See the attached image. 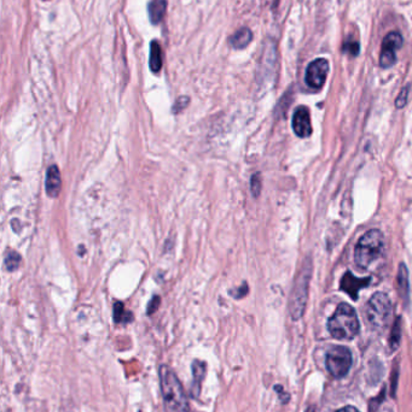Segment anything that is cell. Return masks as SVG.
<instances>
[{
    "label": "cell",
    "mask_w": 412,
    "mask_h": 412,
    "mask_svg": "<svg viewBox=\"0 0 412 412\" xmlns=\"http://www.w3.org/2000/svg\"><path fill=\"white\" fill-rule=\"evenodd\" d=\"M132 320H133L132 314L125 310L121 303L117 301V304L114 305V321L117 323H128Z\"/></svg>",
    "instance_id": "cell-17"
},
{
    "label": "cell",
    "mask_w": 412,
    "mask_h": 412,
    "mask_svg": "<svg viewBox=\"0 0 412 412\" xmlns=\"http://www.w3.org/2000/svg\"><path fill=\"white\" fill-rule=\"evenodd\" d=\"M400 336H401V333H400V320L398 318V320L395 321L393 329H392L391 346H393V348L398 346V343H399L400 341Z\"/></svg>",
    "instance_id": "cell-21"
},
{
    "label": "cell",
    "mask_w": 412,
    "mask_h": 412,
    "mask_svg": "<svg viewBox=\"0 0 412 412\" xmlns=\"http://www.w3.org/2000/svg\"><path fill=\"white\" fill-rule=\"evenodd\" d=\"M308 280H310V271L301 273L291 294V314L294 320H298L304 314L306 301H307Z\"/></svg>",
    "instance_id": "cell-6"
},
{
    "label": "cell",
    "mask_w": 412,
    "mask_h": 412,
    "mask_svg": "<svg viewBox=\"0 0 412 412\" xmlns=\"http://www.w3.org/2000/svg\"><path fill=\"white\" fill-rule=\"evenodd\" d=\"M328 74H329V62L324 58H318L308 64L305 81L307 83V86L313 90H321L326 83Z\"/></svg>",
    "instance_id": "cell-8"
},
{
    "label": "cell",
    "mask_w": 412,
    "mask_h": 412,
    "mask_svg": "<svg viewBox=\"0 0 412 412\" xmlns=\"http://www.w3.org/2000/svg\"><path fill=\"white\" fill-rule=\"evenodd\" d=\"M385 252V236L378 229L365 233L357 242L354 261L361 269H369Z\"/></svg>",
    "instance_id": "cell-2"
},
{
    "label": "cell",
    "mask_w": 412,
    "mask_h": 412,
    "mask_svg": "<svg viewBox=\"0 0 412 412\" xmlns=\"http://www.w3.org/2000/svg\"><path fill=\"white\" fill-rule=\"evenodd\" d=\"M403 46V36L399 32H391L385 36L382 41L381 55H380V67L388 69L393 67L397 62V51Z\"/></svg>",
    "instance_id": "cell-7"
},
{
    "label": "cell",
    "mask_w": 412,
    "mask_h": 412,
    "mask_svg": "<svg viewBox=\"0 0 412 412\" xmlns=\"http://www.w3.org/2000/svg\"><path fill=\"white\" fill-rule=\"evenodd\" d=\"M253 39L252 30L249 28H241L237 30L230 38V45L234 48H247L248 45L251 43Z\"/></svg>",
    "instance_id": "cell-14"
},
{
    "label": "cell",
    "mask_w": 412,
    "mask_h": 412,
    "mask_svg": "<svg viewBox=\"0 0 412 412\" xmlns=\"http://www.w3.org/2000/svg\"><path fill=\"white\" fill-rule=\"evenodd\" d=\"M204 373H206V364L204 362L195 361L192 363V375H194V380H192V387H191V393L195 397H199L201 393V388H202V383H204Z\"/></svg>",
    "instance_id": "cell-12"
},
{
    "label": "cell",
    "mask_w": 412,
    "mask_h": 412,
    "mask_svg": "<svg viewBox=\"0 0 412 412\" xmlns=\"http://www.w3.org/2000/svg\"><path fill=\"white\" fill-rule=\"evenodd\" d=\"M359 320L351 305L340 304L328 321V331L335 339L352 340L359 333Z\"/></svg>",
    "instance_id": "cell-3"
},
{
    "label": "cell",
    "mask_w": 412,
    "mask_h": 412,
    "mask_svg": "<svg viewBox=\"0 0 412 412\" xmlns=\"http://www.w3.org/2000/svg\"><path fill=\"white\" fill-rule=\"evenodd\" d=\"M187 104H189V98L187 97H182L175 102V105L173 107V112L178 114L182 111L184 109L187 108Z\"/></svg>",
    "instance_id": "cell-23"
},
{
    "label": "cell",
    "mask_w": 412,
    "mask_h": 412,
    "mask_svg": "<svg viewBox=\"0 0 412 412\" xmlns=\"http://www.w3.org/2000/svg\"><path fill=\"white\" fill-rule=\"evenodd\" d=\"M167 0H152L148 5V13L152 25H159L165 16Z\"/></svg>",
    "instance_id": "cell-13"
},
{
    "label": "cell",
    "mask_w": 412,
    "mask_h": 412,
    "mask_svg": "<svg viewBox=\"0 0 412 412\" xmlns=\"http://www.w3.org/2000/svg\"><path fill=\"white\" fill-rule=\"evenodd\" d=\"M369 282L370 279H358L356 276H353L350 271H347L341 280V289L347 293L352 299H357L360 289L368 286Z\"/></svg>",
    "instance_id": "cell-10"
},
{
    "label": "cell",
    "mask_w": 412,
    "mask_h": 412,
    "mask_svg": "<svg viewBox=\"0 0 412 412\" xmlns=\"http://www.w3.org/2000/svg\"><path fill=\"white\" fill-rule=\"evenodd\" d=\"M343 52L352 57L358 56L360 52L359 43L353 41V40H347L346 43H343Z\"/></svg>",
    "instance_id": "cell-19"
},
{
    "label": "cell",
    "mask_w": 412,
    "mask_h": 412,
    "mask_svg": "<svg viewBox=\"0 0 412 412\" xmlns=\"http://www.w3.org/2000/svg\"><path fill=\"white\" fill-rule=\"evenodd\" d=\"M338 412H359V410H357V408H353V406H346V408L338 410Z\"/></svg>",
    "instance_id": "cell-25"
},
{
    "label": "cell",
    "mask_w": 412,
    "mask_h": 412,
    "mask_svg": "<svg viewBox=\"0 0 412 412\" xmlns=\"http://www.w3.org/2000/svg\"><path fill=\"white\" fill-rule=\"evenodd\" d=\"M398 291H399V296L403 298L404 301H408V289H410V284H408V268L405 264H400L399 270H398Z\"/></svg>",
    "instance_id": "cell-15"
},
{
    "label": "cell",
    "mask_w": 412,
    "mask_h": 412,
    "mask_svg": "<svg viewBox=\"0 0 412 412\" xmlns=\"http://www.w3.org/2000/svg\"><path fill=\"white\" fill-rule=\"evenodd\" d=\"M251 187H252V193L254 197H259L261 191V180L259 174H254L251 180Z\"/></svg>",
    "instance_id": "cell-22"
},
{
    "label": "cell",
    "mask_w": 412,
    "mask_h": 412,
    "mask_svg": "<svg viewBox=\"0 0 412 412\" xmlns=\"http://www.w3.org/2000/svg\"><path fill=\"white\" fill-rule=\"evenodd\" d=\"M160 296H154L148 305V315H152L160 306Z\"/></svg>",
    "instance_id": "cell-24"
},
{
    "label": "cell",
    "mask_w": 412,
    "mask_h": 412,
    "mask_svg": "<svg viewBox=\"0 0 412 412\" xmlns=\"http://www.w3.org/2000/svg\"><path fill=\"white\" fill-rule=\"evenodd\" d=\"M20 263H21V257H20V254L18 252H15V251L8 252L6 257H5V266H6L8 270H16L18 266H20Z\"/></svg>",
    "instance_id": "cell-18"
},
{
    "label": "cell",
    "mask_w": 412,
    "mask_h": 412,
    "mask_svg": "<svg viewBox=\"0 0 412 412\" xmlns=\"http://www.w3.org/2000/svg\"><path fill=\"white\" fill-rule=\"evenodd\" d=\"M150 69L152 73H159L162 68V52H161L160 43L152 41L150 46V60H149Z\"/></svg>",
    "instance_id": "cell-16"
},
{
    "label": "cell",
    "mask_w": 412,
    "mask_h": 412,
    "mask_svg": "<svg viewBox=\"0 0 412 412\" xmlns=\"http://www.w3.org/2000/svg\"><path fill=\"white\" fill-rule=\"evenodd\" d=\"M410 90H411V85H406L403 90H400L398 98L395 100V107L398 109H403L406 103H408V95H410Z\"/></svg>",
    "instance_id": "cell-20"
},
{
    "label": "cell",
    "mask_w": 412,
    "mask_h": 412,
    "mask_svg": "<svg viewBox=\"0 0 412 412\" xmlns=\"http://www.w3.org/2000/svg\"><path fill=\"white\" fill-rule=\"evenodd\" d=\"M392 303L387 294L375 293L365 305V320L375 331H386L392 320Z\"/></svg>",
    "instance_id": "cell-4"
},
{
    "label": "cell",
    "mask_w": 412,
    "mask_h": 412,
    "mask_svg": "<svg viewBox=\"0 0 412 412\" xmlns=\"http://www.w3.org/2000/svg\"><path fill=\"white\" fill-rule=\"evenodd\" d=\"M161 393L166 412H190V405L178 376L168 365H161L159 369Z\"/></svg>",
    "instance_id": "cell-1"
},
{
    "label": "cell",
    "mask_w": 412,
    "mask_h": 412,
    "mask_svg": "<svg viewBox=\"0 0 412 412\" xmlns=\"http://www.w3.org/2000/svg\"><path fill=\"white\" fill-rule=\"evenodd\" d=\"M326 369L335 378H341L347 375L351 369L352 353L345 346H334L326 353Z\"/></svg>",
    "instance_id": "cell-5"
},
{
    "label": "cell",
    "mask_w": 412,
    "mask_h": 412,
    "mask_svg": "<svg viewBox=\"0 0 412 412\" xmlns=\"http://www.w3.org/2000/svg\"><path fill=\"white\" fill-rule=\"evenodd\" d=\"M61 174L56 165L48 167L46 174V193L48 197L56 198L61 192Z\"/></svg>",
    "instance_id": "cell-11"
},
{
    "label": "cell",
    "mask_w": 412,
    "mask_h": 412,
    "mask_svg": "<svg viewBox=\"0 0 412 412\" xmlns=\"http://www.w3.org/2000/svg\"><path fill=\"white\" fill-rule=\"evenodd\" d=\"M293 129L299 137H308L312 134L311 116L307 108L299 107L293 115Z\"/></svg>",
    "instance_id": "cell-9"
}]
</instances>
